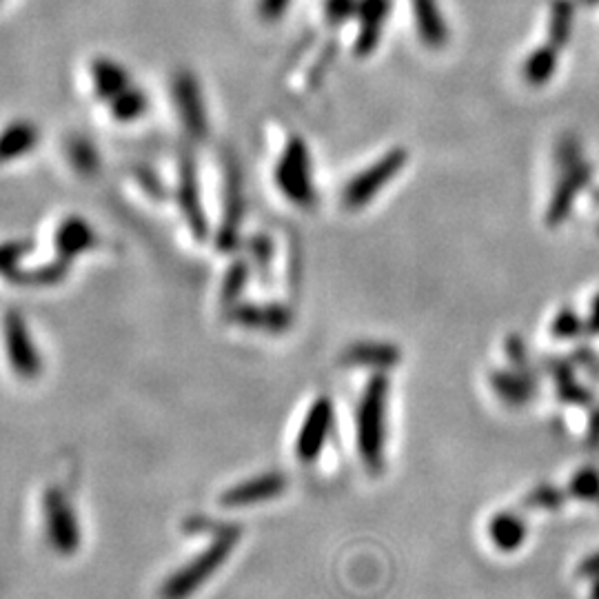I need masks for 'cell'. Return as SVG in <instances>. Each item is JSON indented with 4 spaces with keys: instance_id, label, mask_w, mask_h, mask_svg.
Instances as JSON below:
<instances>
[{
    "instance_id": "d4e9b609",
    "label": "cell",
    "mask_w": 599,
    "mask_h": 599,
    "mask_svg": "<svg viewBox=\"0 0 599 599\" xmlns=\"http://www.w3.org/2000/svg\"><path fill=\"white\" fill-rule=\"evenodd\" d=\"M360 0H327L324 3V16L331 25H344L347 20L355 18Z\"/></svg>"
},
{
    "instance_id": "ac0fdd59",
    "label": "cell",
    "mask_w": 599,
    "mask_h": 599,
    "mask_svg": "<svg viewBox=\"0 0 599 599\" xmlns=\"http://www.w3.org/2000/svg\"><path fill=\"white\" fill-rule=\"evenodd\" d=\"M236 320H240L245 327L267 331V333H280L291 327V311L280 304H271V307H249L240 309L236 313Z\"/></svg>"
},
{
    "instance_id": "277c9868",
    "label": "cell",
    "mask_w": 599,
    "mask_h": 599,
    "mask_svg": "<svg viewBox=\"0 0 599 599\" xmlns=\"http://www.w3.org/2000/svg\"><path fill=\"white\" fill-rule=\"evenodd\" d=\"M0 331H3L9 369L18 375V380H38V375L43 373V358H40L25 318L18 311H7L0 320Z\"/></svg>"
},
{
    "instance_id": "52a82bcc",
    "label": "cell",
    "mask_w": 599,
    "mask_h": 599,
    "mask_svg": "<svg viewBox=\"0 0 599 599\" xmlns=\"http://www.w3.org/2000/svg\"><path fill=\"white\" fill-rule=\"evenodd\" d=\"M333 426V404L329 398H318L304 415L300 433L296 438V455L300 462H313L322 453V446Z\"/></svg>"
},
{
    "instance_id": "484cf974",
    "label": "cell",
    "mask_w": 599,
    "mask_h": 599,
    "mask_svg": "<svg viewBox=\"0 0 599 599\" xmlns=\"http://www.w3.org/2000/svg\"><path fill=\"white\" fill-rule=\"evenodd\" d=\"M584 327L588 333L599 335V293L591 300V307H588V313L584 318Z\"/></svg>"
},
{
    "instance_id": "ba28073f",
    "label": "cell",
    "mask_w": 599,
    "mask_h": 599,
    "mask_svg": "<svg viewBox=\"0 0 599 599\" xmlns=\"http://www.w3.org/2000/svg\"><path fill=\"white\" fill-rule=\"evenodd\" d=\"M411 16L415 20V34L426 49H444L451 40V29L446 25L440 0H409Z\"/></svg>"
},
{
    "instance_id": "7402d4cb",
    "label": "cell",
    "mask_w": 599,
    "mask_h": 599,
    "mask_svg": "<svg viewBox=\"0 0 599 599\" xmlns=\"http://www.w3.org/2000/svg\"><path fill=\"white\" fill-rule=\"evenodd\" d=\"M573 29V12L568 3H557L553 7V16H551V45L557 49L566 45L568 36H571Z\"/></svg>"
},
{
    "instance_id": "5b68a950",
    "label": "cell",
    "mask_w": 599,
    "mask_h": 599,
    "mask_svg": "<svg viewBox=\"0 0 599 599\" xmlns=\"http://www.w3.org/2000/svg\"><path fill=\"white\" fill-rule=\"evenodd\" d=\"M233 546V540H222L213 544L207 553H202L198 560L191 562L185 571H180L178 575L171 577V580L162 588V597L165 599H185L196 588L209 580V575L216 571V568L225 562V557L229 553V548Z\"/></svg>"
},
{
    "instance_id": "8fae6325",
    "label": "cell",
    "mask_w": 599,
    "mask_h": 599,
    "mask_svg": "<svg viewBox=\"0 0 599 599\" xmlns=\"http://www.w3.org/2000/svg\"><path fill=\"white\" fill-rule=\"evenodd\" d=\"M45 515H47L49 540H52V544L60 548L63 553L74 551L78 546V526L74 522V515H71L63 493L58 491L47 493Z\"/></svg>"
},
{
    "instance_id": "4316f807",
    "label": "cell",
    "mask_w": 599,
    "mask_h": 599,
    "mask_svg": "<svg viewBox=\"0 0 599 599\" xmlns=\"http://www.w3.org/2000/svg\"><path fill=\"white\" fill-rule=\"evenodd\" d=\"M289 0H262V12H265L269 18L280 16L284 12V7H287Z\"/></svg>"
},
{
    "instance_id": "d6986e66",
    "label": "cell",
    "mask_w": 599,
    "mask_h": 599,
    "mask_svg": "<svg viewBox=\"0 0 599 599\" xmlns=\"http://www.w3.org/2000/svg\"><path fill=\"white\" fill-rule=\"evenodd\" d=\"M560 49L555 45H546V47H537L533 52L526 56L524 65H522V74L524 80L533 87H544L546 83H551V78L555 76L557 65H560Z\"/></svg>"
},
{
    "instance_id": "603a6c76",
    "label": "cell",
    "mask_w": 599,
    "mask_h": 599,
    "mask_svg": "<svg viewBox=\"0 0 599 599\" xmlns=\"http://www.w3.org/2000/svg\"><path fill=\"white\" fill-rule=\"evenodd\" d=\"M582 331H586L584 327V318L580 313H575L573 309H562L557 316L553 318L551 324V333L555 335L557 340H573L580 335Z\"/></svg>"
},
{
    "instance_id": "7a4b0ae2",
    "label": "cell",
    "mask_w": 599,
    "mask_h": 599,
    "mask_svg": "<svg viewBox=\"0 0 599 599\" xmlns=\"http://www.w3.org/2000/svg\"><path fill=\"white\" fill-rule=\"evenodd\" d=\"M276 185L291 205L309 209L316 202V180H313V162L309 147L300 138H291L278 158Z\"/></svg>"
},
{
    "instance_id": "5bb4252c",
    "label": "cell",
    "mask_w": 599,
    "mask_h": 599,
    "mask_svg": "<svg viewBox=\"0 0 599 599\" xmlns=\"http://www.w3.org/2000/svg\"><path fill=\"white\" fill-rule=\"evenodd\" d=\"M491 387L497 393V398L509 406H524L526 402H531L535 393V382L524 369L493 371Z\"/></svg>"
},
{
    "instance_id": "30bf717a",
    "label": "cell",
    "mask_w": 599,
    "mask_h": 599,
    "mask_svg": "<svg viewBox=\"0 0 599 599\" xmlns=\"http://www.w3.org/2000/svg\"><path fill=\"white\" fill-rule=\"evenodd\" d=\"M402 360V351L391 342H375V340H364L355 342L342 353V364L347 367H364L373 369L378 373H384L389 369H395Z\"/></svg>"
},
{
    "instance_id": "ffe728a7",
    "label": "cell",
    "mask_w": 599,
    "mask_h": 599,
    "mask_svg": "<svg viewBox=\"0 0 599 599\" xmlns=\"http://www.w3.org/2000/svg\"><path fill=\"white\" fill-rule=\"evenodd\" d=\"M109 114L114 116L118 123H134L142 114H145L147 109V98L142 96V91L136 89L134 85L127 87L125 91H120V94L109 100Z\"/></svg>"
},
{
    "instance_id": "cb8c5ba5",
    "label": "cell",
    "mask_w": 599,
    "mask_h": 599,
    "mask_svg": "<svg viewBox=\"0 0 599 599\" xmlns=\"http://www.w3.org/2000/svg\"><path fill=\"white\" fill-rule=\"evenodd\" d=\"M571 493L582 500H595L599 497V471L582 469L571 480Z\"/></svg>"
},
{
    "instance_id": "9c48e42d",
    "label": "cell",
    "mask_w": 599,
    "mask_h": 599,
    "mask_svg": "<svg viewBox=\"0 0 599 599\" xmlns=\"http://www.w3.org/2000/svg\"><path fill=\"white\" fill-rule=\"evenodd\" d=\"M391 12V0H360L358 12V38H355V54L369 56L380 45V38Z\"/></svg>"
},
{
    "instance_id": "e0dca14e",
    "label": "cell",
    "mask_w": 599,
    "mask_h": 599,
    "mask_svg": "<svg viewBox=\"0 0 599 599\" xmlns=\"http://www.w3.org/2000/svg\"><path fill=\"white\" fill-rule=\"evenodd\" d=\"M91 85H94L96 96L109 103L120 91L131 87V80L120 65L111 63V60H96V63L91 65Z\"/></svg>"
},
{
    "instance_id": "9a60e30c",
    "label": "cell",
    "mask_w": 599,
    "mask_h": 599,
    "mask_svg": "<svg viewBox=\"0 0 599 599\" xmlns=\"http://www.w3.org/2000/svg\"><path fill=\"white\" fill-rule=\"evenodd\" d=\"M96 245V233L83 218H69L56 229V249L60 260L74 258Z\"/></svg>"
},
{
    "instance_id": "4fadbf2b",
    "label": "cell",
    "mask_w": 599,
    "mask_h": 599,
    "mask_svg": "<svg viewBox=\"0 0 599 599\" xmlns=\"http://www.w3.org/2000/svg\"><path fill=\"white\" fill-rule=\"evenodd\" d=\"M40 140L36 125L27 120H16L0 131V162H12L32 154Z\"/></svg>"
},
{
    "instance_id": "6da1fadb",
    "label": "cell",
    "mask_w": 599,
    "mask_h": 599,
    "mask_svg": "<svg viewBox=\"0 0 599 599\" xmlns=\"http://www.w3.org/2000/svg\"><path fill=\"white\" fill-rule=\"evenodd\" d=\"M389 380L384 373H375L362 391L355 413V442L358 455L367 471L380 475L387 453V411H389Z\"/></svg>"
},
{
    "instance_id": "2e32d148",
    "label": "cell",
    "mask_w": 599,
    "mask_h": 599,
    "mask_svg": "<svg viewBox=\"0 0 599 599\" xmlns=\"http://www.w3.org/2000/svg\"><path fill=\"white\" fill-rule=\"evenodd\" d=\"M489 540L500 553H513L526 542V524L515 513H497L491 517Z\"/></svg>"
},
{
    "instance_id": "7c38bea8",
    "label": "cell",
    "mask_w": 599,
    "mask_h": 599,
    "mask_svg": "<svg viewBox=\"0 0 599 599\" xmlns=\"http://www.w3.org/2000/svg\"><path fill=\"white\" fill-rule=\"evenodd\" d=\"M284 477L278 473H267L260 475L256 480H249L245 484L236 486V489L227 491L222 495V504L225 506H249V504H258L262 500H269V497H276L284 491Z\"/></svg>"
},
{
    "instance_id": "8992f818",
    "label": "cell",
    "mask_w": 599,
    "mask_h": 599,
    "mask_svg": "<svg viewBox=\"0 0 599 599\" xmlns=\"http://www.w3.org/2000/svg\"><path fill=\"white\" fill-rule=\"evenodd\" d=\"M593 176V169L582 162L580 158H575L571 162H566L564 174L557 182V187L553 191V198L548 202L546 209V225L548 227H560L562 222L568 218V213L573 211L577 196L582 194L584 187L588 185V180Z\"/></svg>"
},
{
    "instance_id": "44dd1931",
    "label": "cell",
    "mask_w": 599,
    "mask_h": 599,
    "mask_svg": "<svg viewBox=\"0 0 599 599\" xmlns=\"http://www.w3.org/2000/svg\"><path fill=\"white\" fill-rule=\"evenodd\" d=\"M176 98L180 114L185 111V120L194 134H202L205 131V116H202V105H198V94L196 87L189 78H182L176 87Z\"/></svg>"
},
{
    "instance_id": "3957f363",
    "label": "cell",
    "mask_w": 599,
    "mask_h": 599,
    "mask_svg": "<svg viewBox=\"0 0 599 599\" xmlns=\"http://www.w3.org/2000/svg\"><path fill=\"white\" fill-rule=\"evenodd\" d=\"M406 162H409V151L404 147L389 149L380 160H375L373 165L347 182V187L342 191V205L351 211L371 205L373 198L380 196L391 185V180L402 174Z\"/></svg>"
}]
</instances>
